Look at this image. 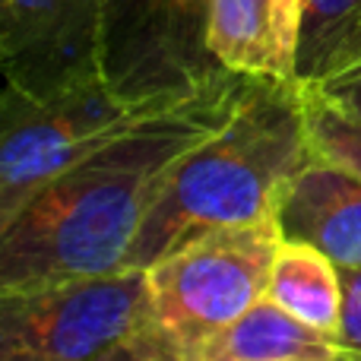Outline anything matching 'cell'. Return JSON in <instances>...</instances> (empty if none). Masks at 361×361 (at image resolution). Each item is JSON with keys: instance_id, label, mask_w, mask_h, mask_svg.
<instances>
[{"instance_id": "6da1fadb", "label": "cell", "mask_w": 361, "mask_h": 361, "mask_svg": "<svg viewBox=\"0 0 361 361\" xmlns=\"http://www.w3.org/2000/svg\"><path fill=\"white\" fill-rule=\"evenodd\" d=\"M250 80L225 70L44 180L0 222V292L127 267L165 171L235 114Z\"/></svg>"}, {"instance_id": "7a4b0ae2", "label": "cell", "mask_w": 361, "mask_h": 361, "mask_svg": "<svg viewBox=\"0 0 361 361\" xmlns=\"http://www.w3.org/2000/svg\"><path fill=\"white\" fill-rule=\"evenodd\" d=\"M307 156L301 82L254 76L235 114L165 171L127 267L149 269L206 231L273 216L282 180Z\"/></svg>"}, {"instance_id": "3957f363", "label": "cell", "mask_w": 361, "mask_h": 361, "mask_svg": "<svg viewBox=\"0 0 361 361\" xmlns=\"http://www.w3.org/2000/svg\"><path fill=\"white\" fill-rule=\"evenodd\" d=\"M156 326L137 267L0 292V361H92Z\"/></svg>"}, {"instance_id": "277c9868", "label": "cell", "mask_w": 361, "mask_h": 361, "mask_svg": "<svg viewBox=\"0 0 361 361\" xmlns=\"http://www.w3.org/2000/svg\"><path fill=\"white\" fill-rule=\"evenodd\" d=\"M279 241L282 228L273 212L206 231L146 269L156 324L178 352L267 298Z\"/></svg>"}, {"instance_id": "5b68a950", "label": "cell", "mask_w": 361, "mask_h": 361, "mask_svg": "<svg viewBox=\"0 0 361 361\" xmlns=\"http://www.w3.org/2000/svg\"><path fill=\"white\" fill-rule=\"evenodd\" d=\"M169 102H127L105 80L44 99L6 86L0 105V222H6L44 180L67 171Z\"/></svg>"}, {"instance_id": "8992f818", "label": "cell", "mask_w": 361, "mask_h": 361, "mask_svg": "<svg viewBox=\"0 0 361 361\" xmlns=\"http://www.w3.org/2000/svg\"><path fill=\"white\" fill-rule=\"evenodd\" d=\"M212 0H105L99 67L127 102L193 95L225 73L209 51Z\"/></svg>"}, {"instance_id": "52a82bcc", "label": "cell", "mask_w": 361, "mask_h": 361, "mask_svg": "<svg viewBox=\"0 0 361 361\" xmlns=\"http://www.w3.org/2000/svg\"><path fill=\"white\" fill-rule=\"evenodd\" d=\"M102 10L105 0H4L6 86L44 99L102 80Z\"/></svg>"}, {"instance_id": "ba28073f", "label": "cell", "mask_w": 361, "mask_h": 361, "mask_svg": "<svg viewBox=\"0 0 361 361\" xmlns=\"http://www.w3.org/2000/svg\"><path fill=\"white\" fill-rule=\"evenodd\" d=\"M282 238L324 250L336 267H361V178L343 165L307 156L279 187Z\"/></svg>"}, {"instance_id": "9c48e42d", "label": "cell", "mask_w": 361, "mask_h": 361, "mask_svg": "<svg viewBox=\"0 0 361 361\" xmlns=\"http://www.w3.org/2000/svg\"><path fill=\"white\" fill-rule=\"evenodd\" d=\"M301 0H212L209 51L225 70L298 82Z\"/></svg>"}, {"instance_id": "30bf717a", "label": "cell", "mask_w": 361, "mask_h": 361, "mask_svg": "<svg viewBox=\"0 0 361 361\" xmlns=\"http://www.w3.org/2000/svg\"><path fill=\"white\" fill-rule=\"evenodd\" d=\"M345 352L339 339L307 326L273 298H260L231 324L180 349V361H330Z\"/></svg>"}, {"instance_id": "8fae6325", "label": "cell", "mask_w": 361, "mask_h": 361, "mask_svg": "<svg viewBox=\"0 0 361 361\" xmlns=\"http://www.w3.org/2000/svg\"><path fill=\"white\" fill-rule=\"evenodd\" d=\"M267 298L282 305L307 326L339 339V311H343V282L339 267L305 241L282 238L269 269Z\"/></svg>"}, {"instance_id": "7c38bea8", "label": "cell", "mask_w": 361, "mask_h": 361, "mask_svg": "<svg viewBox=\"0 0 361 361\" xmlns=\"http://www.w3.org/2000/svg\"><path fill=\"white\" fill-rule=\"evenodd\" d=\"M361 19V0H301V44H298V82L307 86L336 54L355 23Z\"/></svg>"}, {"instance_id": "4fadbf2b", "label": "cell", "mask_w": 361, "mask_h": 361, "mask_svg": "<svg viewBox=\"0 0 361 361\" xmlns=\"http://www.w3.org/2000/svg\"><path fill=\"white\" fill-rule=\"evenodd\" d=\"M305 89V86H301ZM307 111V143L311 152L320 159L343 165L361 178V114L343 111L336 105L314 99L305 92Z\"/></svg>"}, {"instance_id": "5bb4252c", "label": "cell", "mask_w": 361, "mask_h": 361, "mask_svg": "<svg viewBox=\"0 0 361 361\" xmlns=\"http://www.w3.org/2000/svg\"><path fill=\"white\" fill-rule=\"evenodd\" d=\"M305 92L343 111L361 114V19L336 48V54L324 63V70L305 86Z\"/></svg>"}, {"instance_id": "9a60e30c", "label": "cell", "mask_w": 361, "mask_h": 361, "mask_svg": "<svg viewBox=\"0 0 361 361\" xmlns=\"http://www.w3.org/2000/svg\"><path fill=\"white\" fill-rule=\"evenodd\" d=\"M343 311H339V345L361 355V267H339Z\"/></svg>"}, {"instance_id": "2e32d148", "label": "cell", "mask_w": 361, "mask_h": 361, "mask_svg": "<svg viewBox=\"0 0 361 361\" xmlns=\"http://www.w3.org/2000/svg\"><path fill=\"white\" fill-rule=\"evenodd\" d=\"M92 361H180V352H178V345L156 326V330L143 333V336L130 339V343L121 345V349L108 352V355H99Z\"/></svg>"}, {"instance_id": "e0dca14e", "label": "cell", "mask_w": 361, "mask_h": 361, "mask_svg": "<svg viewBox=\"0 0 361 361\" xmlns=\"http://www.w3.org/2000/svg\"><path fill=\"white\" fill-rule=\"evenodd\" d=\"M330 361H361L358 352H345V355H339V358H330Z\"/></svg>"}]
</instances>
